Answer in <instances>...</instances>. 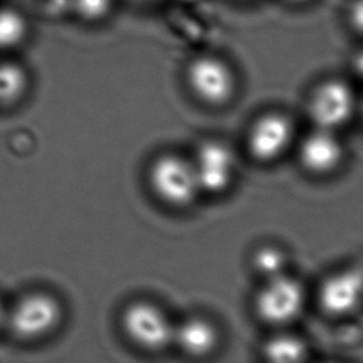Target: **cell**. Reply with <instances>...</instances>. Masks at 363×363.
Segmentation results:
<instances>
[{
    "mask_svg": "<svg viewBox=\"0 0 363 363\" xmlns=\"http://www.w3.org/2000/svg\"><path fill=\"white\" fill-rule=\"evenodd\" d=\"M61 318L62 308L51 294L33 291L6 308L4 328L21 342H35L54 332Z\"/></svg>",
    "mask_w": 363,
    "mask_h": 363,
    "instance_id": "6da1fadb",
    "label": "cell"
},
{
    "mask_svg": "<svg viewBox=\"0 0 363 363\" xmlns=\"http://www.w3.org/2000/svg\"><path fill=\"white\" fill-rule=\"evenodd\" d=\"M150 184L162 200L173 206L189 204L200 191L191 162L173 155L162 156L153 163Z\"/></svg>",
    "mask_w": 363,
    "mask_h": 363,
    "instance_id": "7a4b0ae2",
    "label": "cell"
},
{
    "mask_svg": "<svg viewBox=\"0 0 363 363\" xmlns=\"http://www.w3.org/2000/svg\"><path fill=\"white\" fill-rule=\"evenodd\" d=\"M305 294L298 281L284 274L267 279L255 299V309L268 323L282 325L294 320L302 311Z\"/></svg>",
    "mask_w": 363,
    "mask_h": 363,
    "instance_id": "3957f363",
    "label": "cell"
},
{
    "mask_svg": "<svg viewBox=\"0 0 363 363\" xmlns=\"http://www.w3.org/2000/svg\"><path fill=\"white\" fill-rule=\"evenodd\" d=\"M122 320L126 335L143 349L159 350L173 342L174 326L153 303H132L126 308Z\"/></svg>",
    "mask_w": 363,
    "mask_h": 363,
    "instance_id": "277c9868",
    "label": "cell"
},
{
    "mask_svg": "<svg viewBox=\"0 0 363 363\" xmlns=\"http://www.w3.org/2000/svg\"><path fill=\"white\" fill-rule=\"evenodd\" d=\"M354 111V95L343 81H326L309 101V116L316 128L335 130L345 125Z\"/></svg>",
    "mask_w": 363,
    "mask_h": 363,
    "instance_id": "5b68a950",
    "label": "cell"
},
{
    "mask_svg": "<svg viewBox=\"0 0 363 363\" xmlns=\"http://www.w3.org/2000/svg\"><path fill=\"white\" fill-rule=\"evenodd\" d=\"M187 82L194 95L210 105L227 102L235 89L231 69L223 61L211 57L197 58L189 65Z\"/></svg>",
    "mask_w": 363,
    "mask_h": 363,
    "instance_id": "8992f818",
    "label": "cell"
},
{
    "mask_svg": "<svg viewBox=\"0 0 363 363\" xmlns=\"http://www.w3.org/2000/svg\"><path fill=\"white\" fill-rule=\"evenodd\" d=\"M200 190L220 193L228 187L234 174V156L218 142L203 143L191 162Z\"/></svg>",
    "mask_w": 363,
    "mask_h": 363,
    "instance_id": "52a82bcc",
    "label": "cell"
},
{
    "mask_svg": "<svg viewBox=\"0 0 363 363\" xmlns=\"http://www.w3.org/2000/svg\"><path fill=\"white\" fill-rule=\"evenodd\" d=\"M291 138V122L279 113H269L252 125L248 136V149L255 159L269 162L285 152Z\"/></svg>",
    "mask_w": 363,
    "mask_h": 363,
    "instance_id": "ba28073f",
    "label": "cell"
},
{
    "mask_svg": "<svg viewBox=\"0 0 363 363\" xmlns=\"http://www.w3.org/2000/svg\"><path fill=\"white\" fill-rule=\"evenodd\" d=\"M362 278L359 271H345L328 278L319 289V305L330 316L353 312L360 301Z\"/></svg>",
    "mask_w": 363,
    "mask_h": 363,
    "instance_id": "9c48e42d",
    "label": "cell"
},
{
    "mask_svg": "<svg viewBox=\"0 0 363 363\" xmlns=\"http://www.w3.org/2000/svg\"><path fill=\"white\" fill-rule=\"evenodd\" d=\"M343 149L333 130L316 128L301 143L299 160L312 173L332 172L342 160Z\"/></svg>",
    "mask_w": 363,
    "mask_h": 363,
    "instance_id": "30bf717a",
    "label": "cell"
},
{
    "mask_svg": "<svg viewBox=\"0 0 363 363\" xmlns=\"http://www.w3.org/2000/svg\"><path fill=\"white\" fill-rule=\"evenodd\" d=\"M217 330L206 319L190 318L174 326L173 342L187 354L201 357L213 352L217 345Z\"/></svg>",
    "mask_w": 363,
    "mask_h": 363,
    "instance_id": "8fae6325",
    "label": "cell"
},
{
    "mask_svg": "<svg viewBox=\"0 0 363 363\" xmlns=\"http://www.w3.org/2000/svg\"><path fill=\"white\" fill-rule=\"evenodd\" d=\"M27 69L16 61H0V108L13 106L28 91Z\"/></svg>",
    "mask_w": 363,
    "mask_h": 363,
    "instance_id": "7c38bea8",
    "label": "cell"
},
{
    "mask_svg": "<svg viewBox=\"0 0 363 363\" xmlns=\"http://www.w3.org/2000/svg\"><path fill=\"white\" fill-rule=\"evenodd\" d=\"M30 27L26 16L10 6H0V51L20 47L28 37Z\"/></svg>",
    "mask_w": 363,
    "mask_h": 363,
    "instance_id": "4fadbf2b",
    "label": "cell"
},
{
    "mask_svg": "<svg viewBox=\"0 0 363 363\" xmlns=\"http://www.w3.org/2000/svg\"><path fill=\"white\" fill-rule=\"evenodd\" d=\"M267 363H303L306 347L303 342L291 335H279L268 340L264 347Z\"/></svg>",
    "mask_w": 363,
    "mask_h": 363,
    "instance_id": "5bb4252c",
    "label": "cell"
},
{
    "mask_svg": "<svg viewBox=\"0 0 363 363\" xmlns=\"http://www.w3.org/2000/svg\"><path fill=\"white\" fill-rule=\"evenodd\" d=\"M286 258L284 252L275 247H264L254 257L255 269L267 279L284 274Z\"/></svg>",
    "mask_w": 363,
    "mask_h": 363,
    "instance_id": "9a60e30c",
    "label": "cell"
},
{
    "mask_svg": "<svg viewBox=\"0 0 363 363\" xmlns=\"http://www.w3.org/2000/svg\"><path fill=\"white\" fill-rule=\"evenodd\" d=\"M112 6V0H74L75 11L86 20H99L105 17Z\"/></svg>",
    "mask_w": 363,
    "mask_h": 363,
    "instance_id": "2e32d148",
    "label": "cell"
},
{
    "mask_svg": "<svg viewBox=\"0 0 363 363\" xmlns=\"http://www.w3.org/2000/svg\"><path fill=\"white\" fill-rule=\"evenodd\" d=\"M4 322H6V306L0 301V329L4 328Z\"/></svg>",
    "mask_w": 363,
    "mask_h": 363,
    "instance_id": "e0dca14e",
    "label": "cell"
},
{
    "mask_svg": "<svg viewBox=\"0 0 363 363\" xmlns=\"http://www.w3.org/2000/svg\"><path fill=\"white\" fill-rule=\"evenodd\" d=\"M289 1H294V3H302V1H306V0H289Z\"/></svg>",
    "mask_w": 363,
    "mask_h": 363,
    "instance_id": "ac0fdd59",
    "label": "cell"
}]
</instances>
